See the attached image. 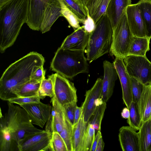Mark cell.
Wrapping results in <instances>:
<instances>
[{
	"label": "cell",
	"mask_w": 151,
	"mask_h": 151,
	"mask_svg": "<svg viewBox=\"0 0 151 151\" xmlns=\"http://www.w3.org/2000/svg\"><path fill=\"white\" fill-rule=\"evenodd\" d=\"M151 84L145 86L141 96L139 109L142 123L151 118Z\"/></svg>",
	"instance_id": "603a6c76"
},
{
	"label": "cell",
	"mask_w": 151,
	"mask_h": 151,
	"mask_svg": "<svg viewBox=\"0 0 151 151\" xmlns=\"http://www.w3.org/2000/svg\"><path fill=\"white\" fill-rule=\"evenodd\" d=\"M84 51L59 47L51 62L50 69L70 79L79 74L88 73L89 65Z\"/></svg>",
	"instance_id": "3957f363"
},
{
	"label": "cell",
	"mask_w": 151,
	"mask_h": 151,
	"mask_svg": "<svg viewBox=\"0 0 151 151\" xmlns=\"http://www.w3.org/2000/svg\"><path fill=\"white\" fill-rule=\"evenodd\" d=\"M130 78L132 101L137 104L139 109L140 99L145 85L133 77L130 76Z\"/></svg>",
	"instance_id": "836d02e7"
},
{
	"label": "cell",
	"mask_w": 151,
	"mask_h": 151,
	"mask_svg": "<svg viewBox=\"0 0 151 151\" xmlns=\"http://www.w3.org/2000/svg\"><path fill=\"white\" fill-rule=\"evenodd\" d=\"M113 29L106 15H103L96 23L94 30L89 35L85 50L90 63L109 52L113 40Z\"/></svg>",
	"instance_id": "277c9868"
},
{
	"label": "cell",
	"mask_w": 151,
	"mask_h": 151,
	"mask_svg": "<svg viewBox=\"0 0 151 151\" xmlns=\"http://www.w3.org/2000/svg\"><path fill=\"white\" fill-rule=\"evenodd\" d=\"M66 6L81 21L83 24L87 17L86 10L74 0H63Z\"/></svg>",
	"instance_id": "d6a6232c"
},
{
	"label": "cell",
	"mask_w": 151,
	"mask_h": 151,
	"mask_svg": "<svg viewBox=\"0 0 151 151\" xmlns=\"http://www.w3.org/2000/svg\"><path fill=\"white\" fill-rule=\"evenodd\" d=\"M41 98L38 96H30L17 97L7 101L21 106L22 105L40 101Z\"/></svg>",
	"instance_id": "74e56055"
},
{
	"label": "cell",
	"mask_w": 151,
	"mask_h": 151,
	"mask_svg": "<svg viewBox=\"0 0 151 151\" xmlns=\"http://www.w3.org/2000/svg\"><path fill=\"white\" fill-rule=\"evenodd\" d=\"M126 70L145 86L151 84V62L146 56L129 55L123 58Z\"/></svg>",
	"instance_id": "52a82bcc"
},
{
	"label": "cell",
	"mask_w": 151,
	"mask_h": 151,
	"mask_svg": "<svg viewBox=\"0 0 151 151\" xmlns=\"http://www.w3.org/2000/svg\"><path fill=\"white\" fill-rule=\"evenodd\" d=\"M9 0H0V7L4 5Z\"/></svg>",
	"instance_id": "7dc6e473"
},
{
	"label": "cell",
	"mask_w": 151,
	"mask_h": 151,
	"mask_svg": "<svg viewBox=\"0 0 151 151\" xmlns=\"http://www.w3.org/2000/svg\"><path fill=\"white\" fill-rule=\"evenodd\" d=\"M52 133L46 130L28 136L17 145L19 151H45L50 150Z\"/></svg>",
	"instance_id": "9c48e42d"
},
{
	"label": "cell",
	"mask_w": 151,
	"mask_h": 151,
	"mask_svg": "<svg viewBox=\"0 0 151 151\" xmlns=\"http://www.w3.org/2000/svg\"><path fill=\"white\" fill-rule=\"evenodd\" d=\"M62 16L59 0H51L44 11L40 31L42 33L49 31L56 21Z\"/></svg>",
	"instance_id": "d6986e66"
},
{
	"label": "cell",
	"mask_w": 151,
	"mask_h": 151,
	"mask_svg": "<svg viewBox=\"0 0 151 151\" xmlns=\"http://www.w3.org/2000/svg\"><path fill=\"white\" fill-rule=\"evenodd\" d=\"M55 75L54 97L62 106L77 103V89L73 83L58 73Z\"/></svg>",
	"instance_id": "ba28073f"
},
{
	"label": "cell",
	"mask_w": 151,
	"mask_h": 151,
	"mask_svg": "<svg viewBox=\"0 0 151 151\" xmlns=\"http://www.w3.org/2000/svg\"><path fill=\"white\" fill-rule=\"evenodd\" d=\"M126 13L130 30L134 36L147 37V30L138 3L129 5Z\"/></svg>",
	"instance_id": "7c38bea8"
},
{
	"label": "cell",
	"mask_w": 151,
	"mask_h": 151,
	"mask_svg": "<svg viewBox=\"0 0 151 151\" xmlns=\"http://www.w3.org/2000/svg\"><path fill=\"white\" fill-rule=\"evenodd\" d=\"M45 62L42 55L31 52L11 64L0 79V98L8 101L17 97L16 93L24 83L31 80L33 72L43 66Z\"/></svg>",
	"instance_id": "6da1fadb"
},
{
	"label": "cell",
	"mask_w": 151,
	"mask_h": 151,
	"mask_svg": "<svg viewBox=\"0 0 151 151\" xmlns=\"http://www.w3.org/2000/svg\"><path fill=\"white\" fill-rule=\"evenodd\" d=\"M138 132L141 151H151V118L142 123Z\"/></svg>",
	"instance_id": "484cf974"
},
{
	"label": "cell",
	"mask_w": 151,
	"mask_h": 151,
	"mask_svg": "<svg viewBox=\"0 0 151 151\" xmlns=\"http://www.w3.org/2000/svg\"><path fill=\"white\" fill-rule=\"evenodd\" d=\"M106 103L103 102L98 106L88 122L92 124L97 132L101 130V124L105 109Z\"/></svg>",
	"instance_id": "1f68e13d"
},
{
	"label": "cell",
	"mask_w": 151,
	"mask_h": 151,
	"mask_svg": "<svg viewBox=\"0 0 151 151\" xmlns=\"http://www.w3.org/2000/svg\"><path fill=\"white\" fill-rule=\"evenodd\" d=\"M131 4V0H110L105 14L110 21L113 29L126 12L127 7Z\"/></svg>",
	"instance_id": "ffe728a7"
},
{
	"label": "cell",
	"mask_w": 151,
	"mask_h": 151,
	"mask_svg": "<svg viewBox=\"0 0 151 151\" xmlns=\"http://www.w3.org/2000/svg\"><path fill=\"white\" fill-rule=\"evenodd\" d=\"M8 110L4 117L17 146L25 137L42 131L35 127L25 110L19 105L8 101Z\"/></svg>",
	"instance_id": "5b68a950"
},
{
	"label": "cell",
	"mask_w": 151,
	"mask_h": 151,
	"mask_svg": "<svg viewBox=\"0 0 151 151\" xmlns=\"http://www.w3.org/2000/svg\"><path fill=\"white\" fill-rule=\"evenodd\" d=\"M150 39L147 37L134 36L128 55L146 56V52L150 50Z\"/></svg>",
	"instance_id": "d4e9b609"
},
{
	"label": "cell",
	"mask_w": 151,
	"mask_h": 151,
	"mask_svg": "<svg viewBox=\"0 0 151 151\" xmlns=\"http://www.w3.org/2000/svg\"><path fill=\"white\" fill-rule=\"evenodd\" d=\"M110 0H86V8L90 16L96 24L105 14L107 6Z\"/></svg>",
	"instance_id": "7402d4cb"
},
{
	"label": "cell",
	"mask_w": 151,
	"mask_h": 151,
	"mask_svg": "<svg viewBox=\"0 0 151 151\" xmlns=\"http://www.w3.org/2000/svg\"><path fill=\"white\" fill-rule=\"evenodd\" d=\"M73 127V126L65 116V125L59 134L66 144L68 151H72V137Z\"/></svg>",
	"instance_id": "e575fe53"
},
{
	"label": "cell",
	"mask_w": 151,
	"mask_h": 151,
	"mask_svg": "<svg viewBox=\"0 0 151 151\" xmlns=\"http://www.w3.org/2000/svg\"><path fill=\"white\" fill-rule=\"evenodd\" d=\"M80 5L83 7L86 10V0H74Z\"/></svg>",
	"instance_id": "bcb514c9"
},
{
	"label": "cell",
	"mask_w": 151,
	"mask_h": 151,
	"mask_svg": "<svg viewBox=\"0 0 151 151\" xmlns=\"http://www.w3.org/2000/svg\"><path fill=\"white\" fill-rule=\"evenodd\" d=\"M95 135V130L93 125L88 122L83 151H91Z\"/></svg>",
	"instance_id": "8d00e7d4"
},
{
	"label": "cell",
	"mask_w": 151,
	"mask_h": 151,
	"mask_svg": "<svg viewBox=\"0 0 151 151\" xmlns=\"http://www.w3.org/2000/svg\"><path fill=\"white\" fill-rule=\"evenodd\" d=\"M51 0H29L26 24L31 29L40 31L45 10Z\"/></svg>",
	"instance_id": "5bb4252c"
},
{
	"label": "cell",
	"mask_w": 151,
	"mask_h": 151,
	"mask_svg": "<svg viewBox=\"0 0 151 151\" xmlns=\"http://www.w3.org/2000/svg\"><path fill=\"white\" fill-rule=\"evenodd\" d=\"M20 106L26 111L33 124L42 128L47 122L52 110V106L40 101Z\"/></svg>",
	"instance_id": "8fae6325"
},
{
	"label": "cell",
	"mask_w": 151,
	"mask_h": 151,
	"mask_svg": "<svg viewBox=\"0 0 151 151\" xmlns=\"http://www.w3.org/2000/svg\"><path fill=\"white\" fill-rule=\"evenodd\" d=\"M52 110L50 117L46 124L45 130L51 133H60L65 124V115L62 106L53 97L51 98Z\"/></svg>",
	"instance_id": "ac0fdd59"
},
{
	"label": "cell",
	"mask_w": 151,
	"mask_h": 151,
	"mask_svg": "<svg viewBox=\"0 0 151 151\" xmlns=\"http://www.w3.org/2000/svg\"><path fill=\"white\" fill-rule=\"evenodd\" d=\"M29 0H10L0 7V52L16 41L28 18Z\"/></svg>",
	"instance_id": "7a4b0ae2"
},
{
	"label": "cell",
	"mask_w": 151,
	"mask_h": 151,
	"mask_svg": "<svg viewBox=\"0 0 151 151\" xmlns=\"http://www.w3.org/2000/svg\"><path fill=\"white\" fill-rule=\"evenodd\" d=\"M104 145L102 137L101 136L99 140L95 151H103L104 149Z\"/></svg>",
	"instance_id": "ee69618b"
},
{
	"label": "cell",
	"mask_w": 151,
	"mask_h": 151,
	"mask_svg": "<svg viewBox=\"0 0 151 151\" xmlns=\"http://www.w3.org/2000/svg\"><path fill=\"white\" fill-rule=\"evenodd\" d=\"M52 151H68L66 144L59 133H52L50 150Z\"/></svg>",
	"instance_id": "d590c367"
},
{
	"label": "cell",
	"mask_w": 151,
	"mask_h": 151,
	"mask_svg": "<svg viewBox=\"0 0 151 151\" xmlns=\"http://www.w3.org/2000/svg\"><path fill=\"white\" fill-rule=\"evenodd\" d=\"M55 77V74H53L47 79L45 78L42 81L38 92V96L41 99H43L47 96L51 98L54 97Z\"/></svg>",
	"instance_id": "f546056e"
},
{
	"label": "cell",
	"mask_w": 151,
	"mask_h": 151,
	"mask_svg": "<svg viewBox=\"0 0 151 151\" xmlns=\"http://www.w3.org/2000/svg\"><path fill=\"white\" fill-rule=\"evenodd\" d=\"M102 79L98 78L94 84L85 94V98L82 105L84 121L87 123L97 106L104 102L100 98Z\"/></svg>",
	"instance_id": "30bf717a"
},
{
	"label": "cell",
	"mask_w": 151,
	"mask_h": 151,
	"mask_svg": "<svg viewBox=\"0 0 151 151\" xmlns=\"http://www.w3.org/2000/svg\"><path fill=\"white\" fill-rule=\"evenodd\" d=\"M113 62L121 86L123 101L129 109L132 101L130 76L126 70L123 58L116 57Z\"/></svg>",
	"instance_id": "9a60e30c"
},
{
	"label": "cell",
	"mask_w": 151,
	"mask_h": 151,
	"mask_svg": "<svg viewBox=\"0 0 151 151\" xmlns=\"http://www.w3.org/2000/svg\"><path fill=\"white\" fill-rule=\"evenodd\" d=\"M121 114L123 118L127 119L129 116V109L127 107L124 108L122 110Z\"/></svg>",
	"instance_id": "f6af8a7d"
},
{
	"label": "cell",
	"mask_w": 151,
	"mask_h": 151,
	"mask_svg": "<svg viewBox=\"0 0 151 151\" xmlns=\"http://www.w3.org/2000/svg\"><path fill=\"white\" fill-rule=\"evenodd\" d=\"M102 136L101 130L98 131L95 134L91 151H95L97 145L100 138Z\"/></svg>",
	"instance_id": "7bdbcfd3"
},
{
	"label": "cell",
	"mask_w": 151,
	"mask_h": 151,
	"mask_svg": "<svg viewBox=\"0 0 151 151\" xmlns=\"http://www.w3.org/2000/svg\"><path fill=\"white\" fill-rule=\"evenodd\" d=\"M129 126H123L119 129L118 137L123 151H141L139 132Z\"/></svg>",
	"instance_id": "2e32d148"
},
{
	"label": "cell",
	"mask_w": 151,
	"mask_h": 151,
	"mask_svg": "<svg viewBox=\"0 0 151 151\" xmlns=\"http://www.w3.org/2000/svg\"><path fill=\"white\" fill-rule=\"evenodd\" d=\"M41 81L32 80L23 85L16 93L17 97L38 96V91Z\"/></svg>",
	"instance_id": "f1b7e54d"
},
{
	"label": "cell",
	"mask_w": 151,
	"mask_h": 151,
	"mask_svg": "<svg viewBox=\"0 0 151 151\" xmlns=\"http://www.w3.org/2000/svg\"><path fill=\"white\" fill-rule=\"evenodd\" d=\"M43 66L38 68L33 73L31 80L41 81L45 78V71L44 69Z\"/></svg>",
	"instance_id": "60d3db41"
},
{
	"label": "cell",
	"mask_w": 151,
	"mask_h": 151,
	"mask_svg": "<svg viewBox=\"0 0 151 151\" xmlns=\"http://www.w3.org/2000/svg\"><path fill=\"white\" fill-rule=\"evenodd\" d=\"M129 109V118L127 119V123L130 127L136 131H138L142 124L138 106L136 103L132 101Z\"/></svg>",
	"instance_id": "83f0119b"
},
{
	"label": "cell",
	"mask_w": 151,
	"mask_h": 151,
	"mask_svg": "<svg viewBox=\"0 0 151 151\" xmlns=\"http://www.w3.org/2000/svg\"><path fill=\"white\" fill-rule=\"evenodd\" d=\"M89 35L84 30L83 26H81L65 38L60 47L70 50L84 51L88 44Z\"/></svg>",
	"instance_id": "e0dca14e"
},
{
	"label": "cell",
	"mask_w": 151,
	"mask_h": 151,
	"mask_svg": "<svg viewBox=\"0 0 151 151\" xmlns=\"http://www.w3.org/2000/svg\"><path fill=\"white\" fill-rule=\"evenodd\" d=\"M83 113V108L82 106H76L75 111L74 125L77 124L79 121Z\"/></svg>",
	"instance_id": "b9f144b4"
},
{
	"label": "cell",
	"mask_w": 151,
	"mask_h": 151,
	"mask_svg": "<svg viewBox=\"0 0 151 151\" xmlns=\"http://www.w3.org/2000/svg\"><path fill=\"white\" fill-rule=\"evenodd\" d=\"M87 125L82 114L78 122L73 126L72 137V151H83Z\"/></svg>",
	"instance_id": "44dd1931"
},
{
	"label": "cell",
	"mask_w": 151,
	"mask_h": 151,
	"mask_svg": "<svg viewBox=\"0 0 151 151\" xmlns=\"http://www.w3.org/2000/svg\"><path fill=\"white\" fill-rule=\"evenodd\" d=\"M87 13V17L84 20L83 24V29L87 32L90 34L94 29L96 24L93 19L90 16L88 13Z\"/></svg>",
	"instance_id": "ab89813d"
},
{
	"label": "cell",
	"mask_w": 151,
	"mask_h": 151,
	"mask_svg": "<svg viewBox=\"0 0 151 151\" xmlns=\"http://www.w3.org/2000/svg\"><path fill=\"white\" fill-rule=\"evenodd\" d=\"M134 37L130 30L125 12L113 29L110 54L115 57L123 58L127 56Z\"/></svg>",
	"instance_id": "8992f818"
},
{
	"label": "cell",
	"mask_w": 151,
	"mask_h": 151,
	"mask_svg": "<svg viewBox=\"0 0 151 151\" xmlns=\"http://www.w3.org/2000/svg\"><path fill=\"white\" fill-rule=\"evenodd\" d=\"M145 23L147 37L151 38V0H140L138 2Z\"/></svg>",
	"instance_id": "4316f807"
},
{
	"label": "cell",
	"mask_w": 151,
	"mask_h": 151,
	"mask_svg": "<svg viewBox=\"0 0 151 151\" xmlns=\"http://www.w3.org/2000/svg\"><path fill=\"white\" fill-rule=\"evenodd\" d=\"M103 67L104 76L100 98L104 102L106 103L112 95L115 82L118 76L114 62L105 60Z\"/></svg>",
	"instance_id": "4fadbf2b"
},
{
	"label": "cell",
	"mask_w": 151,
	"mask_h": 151,
	"mask_svg": "<svg viewBox=\"0 0 151 151\" xmlns=\"http://www.w3.org/2000/svg\"><path fill=\"white\" fill-rule=\"evenodd\" d=\"M77 103H68L62 106L65 116L73 126L74 123L75 111Z\"/></svg>",
	"instance_id": "f35d334b"
},
{
	"label": "cell",
	"mask_w": 151,
	"mask_h": 151,
	"mask_svg": "<svg viewBox=\"0 0 151 151\" xmlns=\"http://www.w3.org/2000/svg\"><path fill=\"white\" fill-rule=\"evenodd\" d=\"M0 114V151H10L12 150L14 141L10 131L1 112Z\"/></svg>",
	"instance_id": "cb8c5ba5"
},
{
	"label": "cell",
	"mask_w": 151,
	"mask_h": 151,
	"mask_svg": "<svg viewBox=\"0 0 151 151\" xmlns=\"http://www.w3.org/2000/svg\"><path fill=\"white\" fill-rule=\"evenodd\" d=\"M61 9L62 16L67 21L69 24L75 30L81 26V21L66 6L63 0H59Z\"/></svg>",
	"instance_id": "4dcf8cb0"
}]
</instances>
